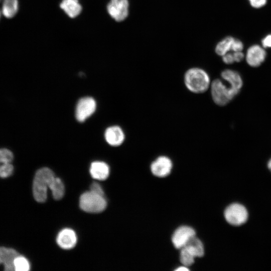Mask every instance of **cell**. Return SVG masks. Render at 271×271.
Here are the masks:
<instances>
[{
	"instance_id": "10",
	"label": "cell",
	"mask_w": 271,
	"mask_h": 271,
	"mask_svg": "<svg viewBox=\"0 0 271 271\" xmlns=\"http://www.w3.org/2000/svg\"><path fill=\"white\" fill-rule=\"evenodd\" d=\"M266 52L263 47L258 45L250 46L247 50L245 59L250 66L256 67L260 66L266 57Z\"/></svg>"
},
{
	"instance_id": "17",
	"label": "cell",
	"mask_w": 271,
	"mask_h": 271,
	"mask_svg": "<svg viewBox=\"0 0 271 271\" xmlns=\"http://www.w3.org/2000/svg\"><path fill=\"white\" fill-rule=\"evenodd\" d=\"M49 189L51 190L53 197L55 200L61 199L64 195V186L59 178L56 177L54 178L50 183Z\"/></svg>"
},
{
	"instance_id": "20",
	"label": "cell",
	"mask_w": 271,
	"mask_h": 271,
	"mask_svg": "<svg viewBox=\"0 0 271 271\" xmlns=\"http://www.w3.org/2000/svg\"><path fill=\"white\" fill-rule=\"evenodd\" d=\"M195 256L192 252L187 247L184 246L181 248L180 259L183 265L189 266L194 262Z\"/></svg>"
},
{
	"instance_id": "7",
	"label": "cell",
	"mask_w": 271,
	"mask_h": 271,
	"mask_svg": "<svg viewBox=\"0 0 271 271\" xmlns=\"http://www.w3.org/2000/svg\"><path fill=\"white\" fill-rule=\"evenodd\" d=\"M109 15L117 22L124 20L129 13L128 0H110L107 6Z\"/></svg>"
},
{
	"instance_id": "15",
	"label": "cell",
	"mask_w": 271,
	"mask_h": 271,
	"mask_svg": "<svg viewBox=\"0 0 271 271\" xmlns=\"http://www.w3.org/2000/svg\"><path fill=\"white\" fill-rule=\"evenodd\" d=\"M60 7L72 18L78 16L82 11V7L78 0H62Z\"/></svg>"
},
{
	"instance_id": "1",
	"label": "cell",
	"mask_w": 271,
	"mask_h": 271,
	"mask_svg": "<svg viewBox=\"0 0 271 271\" xmlns=\"http://www.w3.org/2000/svg\"><path fill=\"white\" fill-rule=\"evenodd\" d=\"M186 88L194 94H202L210 89L211 81L209 75L203 68L193 67L186 70L184 75Z\"/></svg>"
},
{
	"instance_id": "21",
	"label": "cell",
	"mask_w": 271,
	"mask_h": 271,
	"mask_svg": "<svg viewBox=\"0 0 271 271\" xmlns=\"http://www.w3.org/2000/svg\"><path fill=\"white\" fill-rule=\"evenodd\" d=\"M14 267L15 271H28L30 270V265L26 258L19 255L14 260Z\"/></svg>"
},
{
	"instance_id": "28",
	"label": "cell",
	"mask_w": 271,
	"mask_h": 271,
	"mask_svg": "<svg viewBox=\"0 0 271 271\" xmlns=\"http://www.w3.org/2000/svg\"><path fill=\"white\" fill-rule=\"evenodd\" d=\"M263 48H271V34L266 36L261 41Z\"/></svg>"
},
{
	"instance_id": "6",
	"label": "cell",
	"mask_w": 271,
	"mask_h": 271,
	"mask_svg": "<svg viewBox=\"0 0 271 271\" xmlns=\"http://www.w3.org/2000/svg\"><path fill=\"white\" fill-rule=\"evenodd\" d=\"M96 104L91 97H85L79 100L75 109V116L79 122H83L95 111Z\"/></svg>"
},
{
	"instance_id": "22",
	"label": "cell",
	"mask_w": 271,
	"mask_h": 271,
	"mask_svg": "<svg viewBox=\"0 0 271 271\" xmlns=\"http://www.w3.org/2000/svg\"><path fill=\"white\" fill-rule=\"evenodd\" d=\"M13 159V154L10 150L0 149V164L11 163Z\"/></svg>"
},
{
	"instance_id": "27",
	"label": "cell",
	"mask_w": 271,
	"mask_h": 271,
	"mask_svg": "<svg viewBox=\"0 0 271 271\" xmlns=\"http://www.w3.org/2000/svg\"><path fill=\"white\" fill-rule=\"evenodd\" d=\"M243 49V45L241 41L235 39L233 43L232 52L242 51Z\"/></svg>"
},
{
	"instance_id": "12",
	"label": "cell",
	"mask_w": 271,
	"mask_h": 271,
	"mask_svg": "<svg viewBox=\"0 0 271 271\" xmlns=\"http://www.w3.org/2000/svg\"><path fill=\"white\" fill-rule=\"evenodd\" d=\"M104 137L106 142L110 146L117 147L123 143L125 140V134L120 126L113 125L106 129Z\"/></svg>"
},
{
	"instance_id": "14",
	"label": "cell",
	"mask_w": 271,
	"mask_h": 271,
	"mask_svg": "<svg viewBox=\"0 0 271 271\" xmlns=\"http://www.w3.org/2000/svg\"><path fill=\"white\" fill-rule=\"evenodd\" d=\"M109 167L104 162L95 161L91 163L90 167V173L94 179L98 180H104L107 178L109 175Z\"/></svg>"
},
{
	"instance_id": "30",
	"label": "cell",
	"mask_w": 271,
	"mask_h": 271,
	"mask_svg": "<svg viewBox=\"0 0 271 271\" xmlns=\"http://www.w3.org/2000/svg\"><path fill=\"white\" fill-rule=\"evenodd\" d=\"M189 270V269L187 266H186L183 265L181 266L178 267L177 269H175V270H177V271H188Z\"/></svg>"
},
{
	"instance_id": "32",
	"label": "cell",
	"mask_w": 271,
	"mask_h": 271,
	"mask_svg": "<svg viewBox=\"0 0 271 271\" xmlns=\"http://www.w3.org/2000/svg\"><path fill=\"white\" fill-rule=\"evenodd\" d=\"M1 164H0V173H1Z\"/></svg>"
},
{
	"instance_id": "3",
	"label": "cell",
	"mask_w": 271,
	"mask_h": 271,
	"mask_svg": "<svg viewBox=\"0 0 271 271\" xmlns=\"http://www.w3.org/2000/svg\"><path fill=\"white\" fill-rule=\"evenodd\" d=\"M55 177L53 172L48 168H41L36 172L33 183V194L36 201L42 203L46 200L48 189Z\"/></svg>"
},
{
	"instance_id": "25",
	"label": "cell",
	"mask_w": 271,
	"mask_h": 271,
	"mask_svg": "<svg viewBox=\"0 0 271 271\" xmlns=\"http://www.w3.org/2000/svg\"><path fill=\"white\" fill-rule=\"evenodd\" d=\"M90 190L99 195L104 196V191L101 186L96 182H93L91 185Z\"/></svg>"
},
{
	"instance_id": "11",
	"label": "cell",
	"mask_w": 271,
	"mask_h": 271,
	"mask_svg": "<svg viewBox=\"0 0 271 271\" xmlns=\"http://www.w3.org/2000/svg\"><path fill=\"white\" fill-rule=\"evenodd\" d=\"M56 241L58 245L63 249H70L73 248L77 242L75 232L70 228H65L57 235Z\"/></svg>"
},
{
	"instance_id": "31",
	"label": "cell",
	"mask_w": 271,
	"mask_h": 271,
	"mask_svg": "<svg viewBox=\"0 0 271 271\" xmlns=\"http://www.w3.org/2000/svg\"><path fill=\"white\" fill-rule=\"evenodd\" d=\"M267 166H268V169H269V170L271 171V159H270V160L268 161Z\"/></svg>"
},
{
	"instance_id": "8",
	"label": "cell",
	"mask_w": 271,
	"mask_h": 271,
	"mask_svg": "<svg viewBox=\"0 0 271 271\" xmlns=\"http://www.w3.org/2000/svg\"><path fill=\"white\" fill-rule=\"evenodd\" d=\"M195 231L192 227L188 226H180L173 234V244L176 248L181 249L185 246L192 238L195 236Z\"/></svg>"
},
{
	"instance_id": "29",
	"label": "cell",
	"mask_w": 271,
	"mask_h": 271,
	"mask_svg": "<svg viewBox=\"0 0 271 271\" xmlns=\"http://www.w3.org/2000/svg\"><path fill=\"white\" fill-rule=\"evenodd\" d=\"M235 62H240L244 57V54L242 51L233 52Z\"/></svg>"
},
{
	"instance_id": "33",
	"label": "cell",
	"mask_w": 271,
	"mask_h": 271,
	"mask_svg": "<svg viewBox=\"0 0 271 271\" xmlns=\"http://www.w3.org/2000/svg\"><path fill=\"white\" fill-rule=\"evenodd\" d=\"M0 17H1V12H0Z\"/></svg>"
},
{
	"instance_id": "16",
	"label": "cell",
	"mask_w": 271,
	"mask_h": 271,
	"mask_svg": "<svg viewBox=\"0 0 271 271\" xmlns=\"http://www.w3.org/2000/svg\"><path fill=\"white\" fill-rule=\"evenodd\" d=\"M235 38L231 36H227L219 41L215 48L216 53L222 56L229 52H232L233 43Z\"/></svg>"
},
{
	"instance_id": "2",
	"label": "cell",
	"mask_w": 271,
	"mask_h": 271,
	"mask_svg": "<svg viewBox=\"0 0 271 271\" xmlns=\"http://www.w3.org/2000/svg\"><path fill=\"white\" fill-rule=\"evenodd\" d=\"M210 89L213 102L220 106L227 104L239 92L229 83L218 78L211 81Z\"/></svg>"
},
{
	"instance_id": "19",
	"label": "cell",
	"mask_w": 271,
	"mask_h": 271,
	"mask_svg": "<svg viewBox=\"0 0 271 271\" xmlns=\"http://www.w3.org/2000/svg\"><path fill=\"white\" fill-rule=\"evenodd\" d=\"M185 246L190 250L196 257H201L204 255L203 244L201 241L196 236L192 238Z\"/></svg>"
},
{
	"instance_id": "18",
	"label": "cell",
	"mask_w": 271,
	"mask_h": 271,
	"mask_svg": "<svg viewBox=\"0 0 271 271\" xmlns=\"http://www.w3.org/2000/svg\"><path fill=\"white\" fill-rule=\"evenodd\" d=\"M18 10V0H4L2 13L7 18H12L17 14Z\"/></svg>"
},
{
	"instance_id": "23",
	"label": "cell",
	"mask_w": 271,
	"mask_h": 271,
	"mask_svg": "<svg viewBox=\"0 0 271 271\" xmlns=\"http://www.w3.org/2000/svg\"><path fill=\"white\" fill-rule=\"evenodd\" d=\"M14 171V167L11 163L1 164L0 177L7 178L10 176Z\"/></svg>"
},
{
	"instance_id": "9",
	"label": "cell",
	"mask_w": 271,
	"mask_h": 271,
	"mask_svg": "<svg viewBox=\"0 0 271 271\" xmlns=\"http://www.w3.org/2000/svg\"><path fill=\"white\" fill-rule=\"evenodd\" d=\"M173 163L169 157L160 156L154 161L151 165V170L153 174L158 177H165L171 172Z\"/></svg>"
},
{
	"instance_id": "26",
	"label": "cell",
	"mask_w": 271,
	"mask_h": 271,
	"mask_svg": "<svg viewBox=\"0 0 271 271\" xmlns=\"http://www.w3.org/2000/svg\"><path fill=\"white\" fill-rule=\"evenodd\" d=\"M250 5L254 8H260L264 6L267 0H248Z\"/></svg>"
},
{
	"instance_id": "34",
	"label": "cell",
	"mask_w": 271,
	"mask_h": 271,
	"mask_svg": "<svg viewBox=\"0 0 271 271\" xmlns=\"http://www.w3.org/2000/svg\"><path fill=\"white\" fill-rule=\"evenodd\" d=\"M1 1V0H0Z\"/></svg>"
},
{
	"instance_id": "24",
	"label": "cell",
	"mask_w": 271,
	"mask_h": 271,
	"mask_svg": "<svg viewBox=\"0 0 271 271\" xmlns=\"http://www.w3.org/2000/svg\"><path fill=\"white\" fill-rule=\"evenodd\" d=\"M223 62L226 64H231L234 62L235 59L233 52H229L222 56Z\"/></svg>"
},
{
	"instance_id": "13",
	"label": "cell",
	"mask_w": 271,
	"mask_h": 271,
	"mask_svg": "<svg viewBox=\"0 0 271 271\" xmlns=\"http://www.w3.org/2000/svg\"><path fill=\"white\" fill-rule=\"evenodd\" d=\"M20 255L13 248L0 247V264L4 266L6 271H14V261L15 258Z\"/></svg>"
},
{
	"instance_id": "4",
	"label": "cell",
	"mask_w": 271,
	"mask_h": 271,
	"mask_svg": "<svg viewBox=\"0 0 271 271\" xmlns=\"http://www.w3.org/2000/svg\"><path fill=\"white\" fill-rule=\"evenodd\" d=\"M79 206L86 212L99 213L106 208L107 203L104 196L90 190L81 195Z\"/></svg>"
},
{
	"instance_id": "5",
	"label": "cell",
	"mask_w": 271,
	"mask_h": 271,
	"mask_svg": "<svg viewBox=\"0 0 271 271\" xmlns=\"http://www.w3.org/2000/svg\"><path fill=\"white\" fill-rule=\"evenodd\" d=\"M224 217L229 224L238 226L245 223L248 218L246 209L241 204L233 203L224 211Z\"/></svg>"
}]
</instances>
